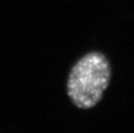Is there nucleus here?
Here are the masks:
<instances>
[{
    "label": "nucleus",
    "mask_w": 134,
    "mask_h": 133,
    "mask_svg": "<svg viewBox=\"0 0 134 133\" xmlns=\"http://www.w3.org/2000/svg\"><path fill=\"white\" fill-rule=\"evenodd\" d=\"M112 75L110 62L104 54L93 51L83 55L72 67L67 81V92L79 109L94 107L101 100Z\"/></svg>",
    "instance_id": "1"
}]
</instances>
